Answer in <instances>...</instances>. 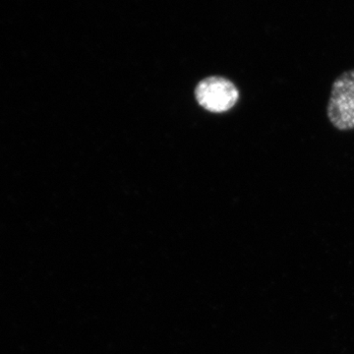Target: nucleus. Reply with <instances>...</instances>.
Masks as SVG:
<instances>
[{"mask_svg": "<svg viewBox=\"0 0 354 354\" xmlns=\"http://www.w3.org/2000/svg\"><path fill=\"white\" fill-rule=\"evenodd\" d=\"M200 106L212 113H225L239 101V92L232 81L223 77H209L201 81L195 91Z\"/></svg>", "mask_w": 354, "mask_h": 354, "instance_id": "2", "label": "nucleus"}, {"mask_svg": "<svg viewBox=\"0 0 354 354\" xmlns=\"http://www.w3.org/2000/svg\"><path fill=\"white\" fill-rule=\"evenodd\" d=\"M327 114L337 129H354V69L344 72L333 83Z\"/></svg>", "mask_w": 354, "mask_h": 354, "instance_id": "1", "label": "nucleus"}]
</instances>
